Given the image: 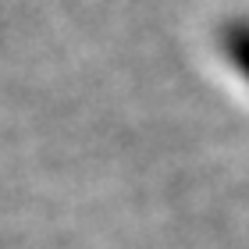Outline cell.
<instances>
[{
    "label": "cell",
    "mask_w": 249,
    "mask_h": 249,
    "mask_svg": "<svg viewBox=\"0 0 249 249\" xmlns=\"http://www.w3.org/2000/svg\"><path fill=\"white\" fill-rule=\"evenodd\" d=\"M217 47L224 53V61H228L239 78L249 86V18H228L224 25L217 29Z\"/></svg>",
    "instance_id": "obj_1"
}]
</instances>
